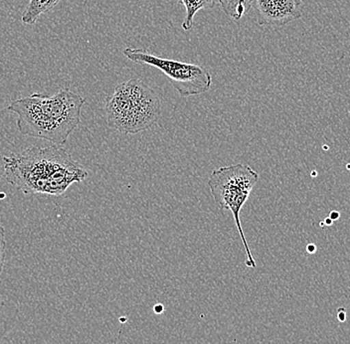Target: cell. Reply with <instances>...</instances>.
I'll list each match as a JSON object with an SVG mask.
<instances>
[{"mask_svg": "<svg viewBox=\"0 0 350 344\" xmlns=\"http://www.w3.org/2000/svg\"><path fill=\"white\" fill-rule=\"evenodd\" d=\"M6 181L26 195L60 196L89 176L84 166L56 146L27 148L3 157Z\"/></svg>", "mask_w": 350, "mask_h": 344, "instance_id": "cell-1", "label": "cell"}, {"mask_svg": "<svg viewBox=\"0 0 350 344\" xmlns=\"http://www.w3.org/2000/svg\"><path fill=\"white\" fill-rule=\"evenodd\" d=\"M85 98L65 88L48 96L34 93L13 101L8 107L17 116V129L28 137L63 146L81 122Z\"/></svg>", "mask_w": 350, "mask_h": 344, "instance_id": "cell-2", "label": "cell"}, {"mask_svg": "<svg viewBox=\"0 0 350 344\" xmlns=\"http://www.w3.org/2000/svg\"><path fill=\"white\" fill-rule=\"evenodd\" d=\"M109 128L135 135L152 128L161 116L159 96L139 79H131L116 87L105 103Z\"/></svg>", "mask_w": 350, "mask_h": 344, "instance_id": "cell-3", "label": "cell"}, {"mask_svg": "<svg viewBox=\"0 0 350 344\" xmlns=\"http://www.w3.org/2000/svg\"><path fill=\"white\" fill-rule=\"evenodd\" d=\"M258 181V172L251 166L242 163L222 166L213 170L208 179L210 194L216 204L221 210H230L234 217L246 251V266L252 269L256 268V262L241 225L240 214Z\"/></svg>", "mask_w": 350, "mask_h": 344, "instance_id": "cell-4", "label": "cell"}, {"mask_svg": "<svg viewBox=\"0 0 350 344\" xmlns=\"http://www.w3.org/2000/svg\"><path fill=\"white\" fill-rule=\"evenodd\" d=\"M124 55L133 62L152 66L163 72L181 97L201 95L211 89L212 77L202 66L161 58L146 49L126 48Z\"/></svg>", "mask_w": 350, "mask_h": 344, "instance_id": "cell-5", "label": "cell"}, {"mask_svg": "<svg viewBox=\"0 0 350 344\" xmlns=\"http://www.w3.org/2000/svg\"><path fill=\"white\" fill-rule=\"evenodd\" d=\"M259 25L283 27L303 15L301 0H251Z\"/></svg>", "mask_w": 350, "mask_h": 344, "instance_id": "cell-6", "label": "cell"}, {"mask_svg": "<svg viewBox=\"0 0 350 344\" xmlns=\"http://www.w3.org/2000/svg\"><path fill=\"white\" fill-rule=\"evenodd\" d=\"M60 0H29L22 13L21 21L27 25L36 23L44 13L53 10Z\"/></svg>", "mask_w": 350, "mask_h": 344, "instance_id": "cell-7", "label": "cell"}, {"mask_svg": "<svg viewBox=\"0 0 350 344\" xmlns=\"http://www.w3.org/2000/svg\"><path fill=\"white\" fill-rule=\"evenodd\" d=\"M186 10V16L183 23L185 31L191 30L194 16L199 10H211L217 3V0H181Z\"/></svg>", "mask_w": 350, "mask_h": 344, "instance_id": "cell-8", "label": "cell"}, {"mask_svg": "<svg viewBox=\"0 0 350 344\" xmlns=\"http://www.w3.org/2000/svg\"><path fill=\"white\" fill-rule=\"evenodd\" d=\"M219 3L230 18L235 21L242 19L251 8V0H219Z\"/></svg>", "mask_w": 350, "mask_h": 344, "instance_id": "cell-9", "label": "cell"}, {"mask_svg": "<svg viewBox=\"0 0 350 344\" xmlns=\"http://www.w3.org/2000/svg\"><path fill=\"white\" fill-rule=\"evenodd\" d=\"M6 258V239L5 229L0 223V274L2 273L5 264Z\"/></svg>", "mask_w": 350, "mask_h": 344, "instance_id": "cell-10", "label": "cell"}, {"mask_svg": "<svg viewBox=\"0 0 350 344\" xmlns=\"http://www.w3.org/2000/svg\"><path fill=\"white\" fill-rule=\"evenodd\" d=\"M338 319L339 321H341V323H343V321H345V319H347V312H345V308H338Z\"/></svg>", "mask_w": 350, "mask_h": 344, "instance_id": "cell-11", "label": "cell"}, {"mask_svg": "<svg viewBox=\"0 0 350 344\" xmlns=\"http://www.w3.org/2000/svg\"><path fill=\"white\" fill-rule=\"evenodd\" d=\"M340 217V213L338 211H332L330 212L329 218L332 219V221H336Z\"/></svg>", "mask_w": 350, "mask_h": 344, "instance_id": "cell-12", "label": "cell"}, {"mask_svg": "<svg viewBox=\"0 0 350 344\" xmlns=\"http://www.w3.org/2000/svg\"><path fill=\"white\" fill-rule=\"evenodd\" d=\"M306 251H308V253L310 254H314L317 252V247L314 246V244H310L308 247H306Z\"/></svg>", "mask_w": 350, "mask_h": 344, "instance_id": "cell-13", "label": "cell"}, {"mask_svg": "<svg viewBox=\"0 0 350 344\" xmlns=\"http://www.w3.org/2000/svg\"><path fill=\"white\" fill-rule=\"evenodd\" d=\"M332 223H334V221H332V219L328 217V218L325 219V223H323V224L327 225V226H332Z\"/></svg>", "mask_w": 350, "mask_h": 344, "instance_id": "cell-14", "label": "cell"}, {"mask_svg": "<svg viewBox=\"0 0 350 344\" xmlns=\"http://www.w3.org/2000/svg\"><path fill=\"white\" fill-rule=\"evenodd\" d=\"M122 326H120L119 335H118L117 344H120V335H122Z\"/></svg>", "mask_w": 350, "mask_h": 344, "instance_id": "cell-15", "label": "cell"}, {"mask_svg": "<svg viewBox=\"0 0 350 344\" xmlns=\"http://www.w3.org/2000/svg\"><path fill=\"white\" fill-rule=\"evenodd\" d=\"M6 198V194L4 192H0V200H3V199Z\"/></svg>", "mask_w": 350, "mask_h": 344, "instance_id": "cell-16", "label": "cell"}]
</instances>
